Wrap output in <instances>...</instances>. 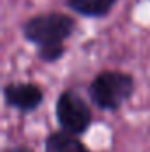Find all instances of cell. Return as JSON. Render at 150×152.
Here are the masks:
<instances>
[{"label":"cell","instance_id":"8","mask_svg":"<svg viewBox=\"0 0 150 152\" xmlns=\"http://www.w3.org/2000/svg\"><path fill=\"white\" fill-rule=\"evenodd\" d=\"M2 152H34L30 145H12V147H5Z\"/></svg>","mask_w":150,"mask_h":152},{"label":"cell","instance_id":"7","mask_svg":"<svg viewBox=\"0 0 150 152\" xmlns=\"http://www.w3.org/2000/svg\"><path fill=\"white\" fill-rule=\"evenodd\" d=\"M67 48L66 44H57V46H44V48H36V57L44 64H55L66 55Z\"/></svg>","mask_w":150,"mask_h":152},{"label":"cell","instance_id":"2","mask_svg":"<svg viewBox=\"0 0 150 152\" xmlns=\"http://www.w3.org/2000/svg\"><path fill=\"white\" fill-rule=\"evenodd\" d=\"M76 30V20L64 12H42L28 18L21 25L23 39L37 48L64 44L69 37H73Z\"/></svg>","mask_w":150,"mask_h":152},{"label":"cell","instance_id":"6","mask_svg":"<svg viewBox=\"0 0 150 152\" xmlns=\"http://www.w3.org/2000/svg\"><path fill=\"white\" fill-rule=\"evenodd\" d=\"M44 152H90V149L73 134L53 131L44 138Z\"/></svg>","mask_w":150,"mask_h":152},{"label":"cell","instance_id":"4","mask_svg":"<svg viewBox=\"0 0 150 152\" xmlns=\"http://www.w3.org/2000/svg\"><path fill=\"white\" fill-rule=\"evenodd\" d=\"M4 103L20 113L36 112L44 101V90L30 81H11L2 88Z\"/></svg>","mask_w":150,"mask_h":152},{"label":"cell","instance_id":"1","mask_svg":"<svg viewBox=\"0 0 150 152\" xmlns=\"http://www.w3.org/2000/svg\"><path fill=\"white\" fill-rule=\"evenodd\" d=\"M136 81L124 71H101L88 83V97L92 104L103 112L120 110L134 94Z\"/></svg>","mask_w":150,"mask_h":152},{"label":"cell","instance_id":"3","mask_svg":"<svg viewBox=\"0 0 150 152\" xmlns=\"http://www.w3.org/2000/svg\"><path fill=\"white\" fill-rule=\"evenodd\" d=\"M55 118L60 126V131L79 138L90 129L94 117L87 101L76 90L66 88L55 101Z\"/></svg>","mask_w":150,"mask_h":152},{"label":"cell","instance_id":"5","mask_svg":"<svg viewBox=\"0 0 150 152\" xmlns=\"http://www.w3.org/2000/svg\"><path fill=\"white\" fill-rule=\"evenodd\" d=\"M118 0H66V7L85 18H106Z\"/></svg>","mask_w":150,"mask_h":152}]
</instances>
